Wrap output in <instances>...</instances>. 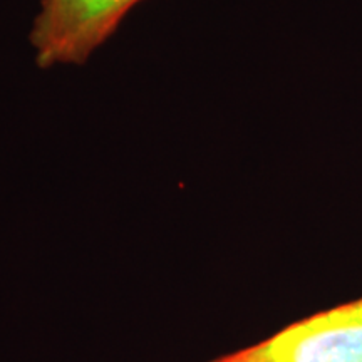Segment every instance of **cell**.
Wrapping results in <instances>:
<instances>
[{"label":"cell","mask_w":362,"mask_h":362,"mask_svg":"<svg viewBox=\"0 0 362 362\" xmlns=\"http://www.w3.org/2000/svg\"><path fill=\"white\" fill-rule=\"evenodd\" d=\"M143 0H42L29 42L40 69L81 66Z\"/></svg>","instance_id":"cell-1"},{"label":"cell","mask_w":362,"mask_h":362,"mask_svg":"<svg viewBox=\"0 0 362 362\" xmlns=\"http://www.w3.org/2000/svg\"><path fill=\"white\" fill-rule=\"evenodd\" d=\"M210 362H362V297Z\"/></svg>","instance_id":"cell-2"}]
</instances>
